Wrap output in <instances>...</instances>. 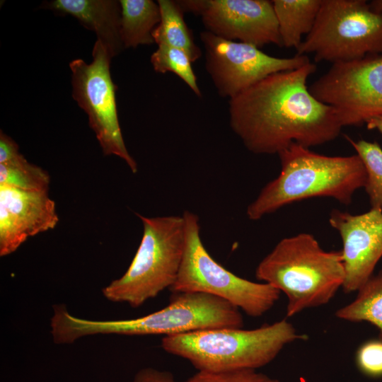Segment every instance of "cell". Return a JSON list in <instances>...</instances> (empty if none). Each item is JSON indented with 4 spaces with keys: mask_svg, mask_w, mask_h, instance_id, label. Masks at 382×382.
I'll return each mask as SVG.
<instances>
[{
    "mask_svg": "<svg viewBox=\"0 0 382 382\" xmlns=\"http://www.w3.org/2000/svg\"><path fill=\"white\" fill-rule=\"evenodd\" d=\"M183 382H279L256 369H238L224 371H197Z\"/></svg>",
    "mask_w": 382,
    "mask_h": 382,
    "instance_id": "obj_23",
    "label": "cell"
},
{
    "mask_svg": "<svg viewBox=\"0 0 382 382\" xmlns=\"http://www.w3.org/2000/svg\"><path fill=\"white\" fill-rule=\"evenodd\" d=\"M370 7L382 15V0H374L369 2Z\"/></svg>",
    "mask_w": 382,
    "mask_h": 382,
    "instance_id": "obj_28",
    "label": "cell"
},
{
    "mask_svg": "<svg viewBox=\"0 0 382 382\" xmlns=\"http://www.w3.org/2000/svg\"><path fill=\"white\" fill-rule=\"evenodd\" d=\"M163 308L139 318L94 320L71 315L66 308L57 309L52 320L56 343L71 344L78 339L98 334L125 335H177L198 330L243 328L240 310L226 301L201 292L173 293Z\"/></svg>",
    "mask_w": 382,
    "mask_h": 382,
    "instance_id": "obj_3",
    "label": "cell"
},
{
    "mask_svg": "<svg viewBox=\"0 0 382 382\" xmlns=\"http://www.w3.org/2000/svg\"><path fill=\"white\" fill-rule=\"evenodd\" d=\"M205 54V68L218 94L230 99L267 76L301 67L307 55L276 57L255 45L226 40L207 30L199 34Z\"/></svg>",
    "mask_w": 382,
    "mask_h": 382,
    "instance_id": "obj_11",
    "label": "cell"
},
{
    "mask_svg": "<svg viewBox=\"0 0 382 382\" xmlns=\"http://www.w3.org/2000/svg\"><path fill=\"white\" fill-rule=\"evenodd\" d=\"M308 88L337 111L343 127L365 124L382 115V54L334 63Z\"/></svg>",
    "mask_w": 382,
    "mask_h": 382,
    "instance_id": "obj_10",
    "label": "cell"
},
{
    "mask_svg": "<svg viewBox=\"0 0 382 382\" xmlns=\"http://www.w3.org/2000/svg\"><path fill=\"white\" fill-rule=\"evenodd\" d=\"M143 226L139 248L125 273L103 289L112 302L141 306L174 284L185 249L183 216L146 217L137 214Z\"/></svg>",
    "mask_w": 382,
    "mask_h": 382,
    "instance_id": "obj_6",
    "label": "cell"
},
{
    "mask_svg": "<svg viewBox=\"0 0 382 382\" xmlns=\"http://www.w3.org/2000/svg\"><path fill=\"white\" fill-rule=\"evenodd\" d=\"M365 124L367 129L377 130L382 134V115L371 118Z\"/></svg>",
    "mask_w": 382,
    "mask_h": 382,
    "instance_id": "obj_27",
    "label": "cell"
},
{
    "mask_svg": "<svg viewBox=\"0 0 382 382\" xmlns=\"http://www.w3.org/2000/svg\"><path fill=\"white\" fill-rule=\"evenodd\" d=\"M357 292L355 299L337 309L335 316L352 323H369L378 329L382 337V270L373 274Z\"/></svg>",
    "mask_w": 382,
    "mask_h": 382,
    "instance_id": "obj_19",
    "label": "cell"
},
{
    "mask_svg": "<svg viewBox=\"0 0 382 382\" xmlns=\"http://www.w3.org/2000/svg\"><path fill=\"white\" fill-rule=\"evenodd\" d=\"M161 21L153 31L154 42L167 45L185 52L192 62L202 55L199 47L195 42L191 30L184 18V11L178 1L158 0Z\"/></svg>",
    "mask_w": 382,
    "mask_h": 382,
    "instance_id": "obj_18",
    "label": "cell"
},
{
    "mask_svg": "<svg viewBox=\"0 0 382 382\" xmlns=\"http://www.w3.org/2000/svg\"><path fill=\"white\" fill-rule=\"evenodd\" d=\"M306 339L283 319L251 330L218 328L164 336L161 347L197 371L257 370L273 361L286 345Z\"/></svg>",
    "mask_w": 382,
    "mask_h": 382,
    "instance_id": "obj_5",
    "label": "cell"
},
{
    "mask_svg": "<svg viewBox=\"0 0 382 382\" xmlns=\"http://www.w3.org/2000/svg\"><path fill=\"white\" fill-rule=\"evenodd\" d=\"M92 56L90 64L81 59L69 64L72 96L87 114L89 125L103 154L120 157L135 173L137 163L126 148L119 124L115 98L117 86L110 71L112 57L98 40L93 46Z\"/></svg>",
    "mask_w": 382,
    "mask_h": 382,
    "instance_id": "obj_9",
    "label": "cell"
},
{
    "mask_svg": "<svg viewBox=\"0 0 382 382\" xmlns=\"http://www.w3.org/2000/svg\"><path fill=\"white\" fill-rule=\"evenodd\" d=\"M21 154L17 143L1 130L0 134V163L11 161Z\"/></svg>",
    "mask_w": 382,
    "mask_h": 382,
    "instance_id": "obj_26",
    "label": "cell"
},
{
    "mask_svg": "<svg viewBox=\"0 0 382 382\" xmlns=\"http://www.w3.org/2000/svg\"><path fill=\"white\" fill-rule=\"evenodd\" d=\"M184 12L201 18L206 30L220 37L260 48L282 47L277 21L269 0H180Z\"/></svg>",
    "mask_w": 382,
    "mask_h": 382,
    "instance_id": "obj_12",
    "label": "cell"
},
{
    "mask_svg": "<svg viewBox=\"0 0 382 382\" xmlns=\"http://www.w3.org/2000/svg\"><path fill=\"white\" fill-rule=\"evenodd\" d=\"M131 382H178L174 375L168 371H162L152 367L140 369Z\"/></svg>",
    "mask_w": 382,
    "mask_h": 382,
    "instance_id": "obj_25",
    "label": "cell"
},
{
    "mask_svg": "<svg viewBox=\"0 0 382 382\" xmlns=\"http://www.w3.org/2000/svg\"><path fill=\"white\" fill-rule=\"evenodd\" d=\"M282 47L297 50L312 30L322 0H273Z\"/></svg>",
    "mask_w": 382,
    "mask_h": 382,
    "instance_id": "obj_16",
    "label": "cell"
},
{
    "mask_svg": "<svg viewBox=\"0 0 382 382\" xmlns=\"http://www.w3.org/2000/svg\"><path fill=\"white\" fill-rule=\"evenodd\" d=\"M311 62L267 76L229 100V123L255 154H279L293 143L308 148L335 139L343 125L337 111L317 100L307 80Z\"/></svg>",
    "mask_w": 382,
    "mask_h": 382,
    "instance_id": "obj_1",
    "label": "cell"
},
{
    "mask_svg": "<svg viewBox=\"0 0 382 382\" xmlns=\"http://www.w3.org/2000/svg\"><path fill=\"white\" fill-rule=\"evenodd\" d=\"M185 249L173 293L201 292L226 301L250 317H260L279 300L280 291L265 282L238 277L217 262L200 238L198 216L185 211Z\"/></svg>",
    "mask_w": 382,
    "mask_h": 382,
    "instance_id": "obj_7",
    "label": "cell"
},
{
    "mask_svg": "<svg viewBox=\"0 0 382 382\" xmlns=\"http://www.w3.org/2000/svg\"><path fill=\"white\" fill-rule=\"evenodd\" d=\"M329 224L342 239L345 274L342 289L357 291L374 274L382 257V209L371 208L359 214L334 209Z\"/></svg>",
    "mask_w": 382,
    "mask_h": 382,
    "instance_id": "obj_13",
    "label": "cell"
},
{
    "mask_svg": "<svg viewBox=\"0 0 382 382\" xmlns=\"http://www.w3.org/2000/svg\"><path fill=\"white\" fill-rule=\"evenodd\" d=\"M356 363L363 374L382 376V340H370L361 345L356 354Z\"/></svg>",
    "mask_w": 382,
    "mask_h": 382,
    "instance_id": "obj_24",
    "label": "cell"
},
{
    "mask_svg": "<svg viewBox=\"0 0 382 382\" xmlns=\"http://www.w3.org/2000/svg\"><path fill=\"white\" fill-rule=\"evenodd\" d=\"M150 61L155 71L175 74L197 96L202 97V92L192 66V62L185 52L167 45H158L157 50L151 54Z\"/></svg>",
    "mask_w": 382,
    "mask_h": 382,
    "instance_id": "obj_22",
    "label": "cell"
},
{
    "mask_svg": "<svg viewBox=\"0 0 382 382\" xmlns=\"http://www.w3.org/2000/svg\"><path fill=\"white\" fill-rule=\"evenodd\" d=\"M50 183L49 173L28 162L22 154L11 161L0 163V185L24 190L48 192Z\"/></svg>",
    "mask_w": 382,
    "mask_h": 382,
    "instance_id": "obj_20",
    "label": "cell"
},
{
    "mask_svg": "<svg viewBox=\"0 0 382 382\" xmlns=\"http://www.w3.org/2000/svg\"><path fill=\"white\" fill-rule=\"evenodd\" d=\"M44 8L76 18L96 33L112 57L125 49L120 35L121 6L115 0H53Z\"/></svg>",
    "mask_w": 382,
    "mask_h": 382,
    "instance_id": "obj_15",
    "label": "cell"
},
{
    "mask_svg": "<svg viewBox=\"0 0 382 382\" xmlns=\"http://www.w3.org/2000/svg\"><path fill=\"white\" fill-rule=\"evenodd\" d=\"M345 276L340 250H325L308 233L279 241L255 270L258 280L284 294L287 317L328 303Z\"/></svg>",
    "mask_w": 382,
    "mask_h": 382,
    "instance_id": "obj_4",
    "label": "cell"
},
{
    "mask_svg": "<svg viewBox=\"0 0 382 382\" xmlns=\"http://www.w3.org/2000/svg\"><path fill=\"white\" fill-rule=\"evenodd\" d=\"M281 170L247 207L249 219L259 220L280 208L313 197H330L348 205L366 183L357 154L331 156L293 143L278 154Z\"/></svg>",
    "mask_w": 382,
    "mask_h": 382,
    "instance_id": "obj_2",
    "label": "cell"
},
{
    "mask_svg": "<svg viewBox=\"0 0 382 382\" xmlns=\"http://www.w3.org/2000/svg\"><path fill=\"white\" fill-rule=\"evenodd\" d=\"M59 221L47 191L0 185V255L15 252L29 237L53 229Z\"/></svg>",
    "mask_w": 382,
    "mask_h": 382,
    "instance_id": "obj_14",
    "label": "cell"
},
{
    "mask_svg": "<svg viewBox=\"0 0 382 382\" xmlns=\"http://www.w3.org/2000/svg\"><path fill=\"white\" fill-rule=\"evenodd\" d=\"M332 64L382 54V15L365 0H322L314 25L296 54Z\"/></svg>",
    "mask_w": 382,
    "mask_h": 382,
    "instance_id": "obj_8",
    "label": "cell"
},
{
    "mask_svg": "<svg viewBox=\"0 0 382 382\" xmlns=\"http://www.w3.org/2000/svg\"><path fill=\"white\" fill-rule=\"evenodd\" d=\"M120 35L125 48L154 42L153 31L161 21L159 6L152 0H120Z\"/></svg>",
    "mask_w": 382,
    "mask_h": 382,
    "instance_id": "obj_17",
    "label": "cell"
},
{
    "mask_svg": "<svg viewBox=\"0 0 382 382\" xmlns=\"http://www.w3.org/2000/svg\"><path fill=\"white\" fill-rule=\"evenodd\" d=\"M346 138L364 166L366 176L364 188L371 208L382 209V148L375 141Z\"/></svg>",
    "mask_w": 382,
    "mask_h": 382,
    "instance_id": "obj_21",
    "label": "cell"
}]
</instances>
